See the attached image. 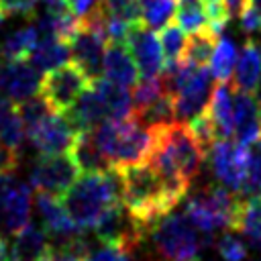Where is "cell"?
I'll return each instance as SVG.
<instances>
[{"label": "cell", "instance_id": "obj_1", "mask_svg": "<svg viewBox=\"0 0 261 261\" xmlns=\"http://www.w3.org/2000/svg\"><path fill=\"white\" fill-rule=\"evenodd\" d=\"M92 135L112 169L145 163L155 143V128L141 122L133 112L124 118H104L92 128Z\"/></svg>", "mask_w": 261, "mask_h": 261}, {"label": "cell", "instance_id": "obj_2", "mask_svg": "<svg viewBox=\"0 0 261 261\" xmlns=\"http://www.w3.org/2000/svg\"><path fill=\"white\" fill-rule=\"evenodd\" d=\"M69 218L80 230H92L100 214L122 200L120 173L116 169L80 175L61 196Z\"/></svg>", "mask_w": 261, "mask_h": 261}, {"label": "cell", "instance_id": "obj_3", "mask_svg": "<svg viewBox=\"0 0 261 261\" xmlns=\"http://www.w3.org/2000/svg\"><path fill=\"white\" fill-rule=\"evenodd\" d=\"M116 171L120 173L122 184V204L139 220H143L149 226V230L157 218L173 210L171 202L163 192V184L157 171L151 167V163L145 161Z\"/></svg>", "mask_w": 261, "mask_h": 261}, {"label": "cell", "instance_id": "obj_4", "mask_svg": "<svg viewBox=\"0 0 261 261\" xmlns=\"http://www.w3.org/2000/svg\"><path fill=\"white\" fill-rule=\"evenodd\" d=\"M241 202V194L224 186H210L188 198L184 214L206 239H212L216 230H237Z\"/></svg>", "mask_w": 261, "mask_h": 261}, {"label": "cell", "instance_id": "obj_5", "mask_svg": "<svg viewBox=\"0 0 261 261\" xmlns=\"http://www.w3.org/2000/svg\"><path fill=\"white\" fill-rule=\"evenodd\" d=\"M153 245L163 261H198L202 241L200 230L184 212H167L151 226Z\"/></svg>", "mask_w": 261, "mask_h": 261}, {"label": "cell", "instance_id": "obj_6", "mask_svg": "<svg viewBox=\"0 0 261 261\" xmlns=\"http://www.w3.org/2000/svg\"><path fill=\"white\" fill-rule=\"evenodd\" d=\"M92 230L100 243H110L135 251L149 232V226L143 220H139L120 200L100 214Z\"/></svg>", "mask_w": 261, "mask_h": 261}, {"label": "cell", "instance_id": "obj_7", "mask_svg": "<svg viewBox=\"0 0 261 261\" xmlns=\"http://www.w3.org/2000/svg\"><path fill=\"white\" fill-rule=\"evenodd\" d=\"M88 86H90L88 75L71 61L43 73L39 94L49 102V106L55 112H65L75 104V100L82 96V92Z\"/></svg>", "mask_w": 261, "mask_h": 261}, {"label": "cell", "instance_id": "obj_8", "mask_svg": "<svg viewBox=\"0 0 261 261\" xmlns=\"http://www.w3.org/2000/svg\"><path fill=\"white\" fill-rule=\"evenodd\" d=\"M80 167L69 153L57 155H41L31 169V186L35 192H49L55 196H63L69 186L80 177Z\"/></svg>", "mask_w": 261, "mask_h": 261}, {"label": "cell", "instance_id": "obj_9", "mask_svg": "<svg viewBox=\"0 0 261 261\" xmlns=\"http://www.w3.org/2000/svg\"><path fill=\"white\" fill-rule=\"evenodd\" d=\"M208 157L220 186L239 194L247 175V147L232 139H218L208 149Z\"/></svg>", "mask_w": 261, "mask_h": 261}, {"label": "cell", "instance_id": "obj_10", "mask_svg": "<svg viewBox=\"0 0 261 261\" xmlns=\"http://www.w3.org/2000/svg\"><path fill=\"white\" fill-rule=\"evenodd\" d=\"M124 43L137 63L141 77H153L163 71V51L157 31L149 29L143 20L133 22Z\"/></svg>", "mask_w": 261, "mask_h": 261}, {"label": "cell", "instance_id": "obj_11", "mask_svg": "<svg viewBox=\"0 0 261 261\" xmlns=\"http://www.w3.org/2000/svg\"><path fill=\"white\" fill-rule=\"evenodd\" d=\"M27 137L41 155H57L71 151L77 130L63 112H53L39 126L29 130Z\"/></svg>", "mask_w": 261, "mask_h": 261}, {"label": "cell", "instance_id": "obj_12", "mask_svg": "<svg viewBox=\"0 0 261 261\" xmlns=\"http://www.w3.org/2000/svg\"><path fill=\"white\" fill-rule=\"evenodd\" d=\"M43 73L29 59H0V92L14 104L41 92Z\"/></svg>", "mask_w": 261, "mask_h": 261}, {"label": "cell", "instance_id": "obj_13", "mask_svg": "<svg viewBox=\"0 0 261 261\" xmlns=\"http://www.w3.org/2000/svg\"><path fill=\"white\" fill-rule=\"evenodd\" d=\"M35 206H37L41 224L45 226L49 237H53V239L63 243V241L84 232L69 218V214H67L65 206H63V202L59 200V196L49 194V192H37L35 194Z\"/></svg>", "mask_w": 261, "mask_h": 261}, {"label": "cell", "instance_id": "obj_14", "mask_svg": "<svg viewBox=\"0 0 261 261\" xmlns=\"http://www.w3.org/2000/svg\"><path fill=\"white\" fill-rule=\"evenodd\" d=\"M31 186L14 179L0 208V237H14L31 220Z\"/></svg>", "mask_w": 261, "mask_h": 261}, {"label": "cell", "instance_id": "obj_15", "mask_svg": "<svg viewBox=\"0 0 261 261\" xmlns=\"http://www.w3.org/2000/svg\"><path fill=\"white\" fill-rule=\"evenodd\" d=\"M232 102H234L232 137H234V141H239L241 145L247 147L253 141H257L259 135H261L259 104H257V100L251 92H243V90H237V88H234V94H232Z\"/></svg>", "mask_w": 261, "mask_h": 261}, {"label": "cell", "instance_id": "obj_16", "mask_svg": "<svg viewBox=\"0 0 261 261\" xmlns=\"http://www.w3.org/2000/svg\"><path fill=\"white\" fill-rule=\"evenodd\" d=\"M102 75L124 88H133L139 80L137 63L126 47V43H108L102 61Z\"/></svg>", "mask_w": 261, "mask_h": 261}, {"label": "cell", "instance_id": "obj_17", "mask_svg": "<svg viewBox=\"0 0 261 261\" xmlns=\"http://www.w3.org/2000/svg\"><path fill=\"white\" fill-rule=\"evenodd\" d=\"M51 237L43 224L29 220L12 237V259L14 261H39L51 247Z\"/></svg>", "mask_w": 261, "mask_h": 261}, {"label": "cell", "instance_id": "obj_18", "mask_svg": "<svg viewBox=\"0 0 261 261\" xmlns=\"http://www.w3.org/2000/svg\"><path fill=\"white\" fill-rule=\"evenodd\" d=\"M232 94H234V88H230L228 82H216L212 96H210V104L206 108L218 139H230L232 137V128H234Z\"/></svg>", "mask_w": 261, "mask_h": 261}, {"label": "cell", "instance_id": "obj_19", "mask_svg": "<svg viewBox=\"0 0 261 261\" xmlns=\"http://www.w3.org/2000/svg\"><path fill=\"white\" fill-rule=\"evenodd\" d=\"M96 96L100 98L106 118H124L133 112V104H130V94L124 86L114 84L110 80H106L104 75L96 77L90 82Z\"/></svg>", "mask_w": 261, "mask_h": 261}, {"label": "cell", "instance_id": "obj_20", "mask_svg": "<svg viewBox=\"0 0 261 261\" xmlns=\"http://www.w3.org/2000/svg\"><path fill=\"white\" fill-rule=\"evenodd\" d=\"M69 122L75 126V130H90L94 128L98 122H102L106 118V112H104V106L100 102V98L96 96L92 84L82 92V96L75 100V104L63 112Z\"/></svg>", "mask_w": 261, "mask_h": 261}, {"label": "cell", "instance_id": "obj_21", "mask_svg": "<svg viewBox=\"0 0 261 261\" xmlns=\"http://www.w3.org/2000/svg\"><path fill=\"white\" fill-rule=\"evenodd\" d=\"M71 59L69 43L59 37H41L35 45V49L29 55V61L41 71L47 73Z\"/></svg>", "mask_w": 261, "mask_h": 261}, {"label": "cell", "instance_id": "obj_22", "mask_svg": "<svg viewBox=\"0 0 261 261\" xmlns=\"http://www.w3.org/2000/svg\"><path fill=\"white\" fill-rule=\"evenodd\" d=\"M71 155L80 167L82 173H94V171H108L112 169L108 157L100 151V147L94 141L92 128L90 130H80L73 147H71Z\"/></svg>", "mask_w": 261, "mask_h": 261}, {"label": "cell", "instance_id": "obj_23", "mask_svg": "<svg viewBox=\"0 0 261 261\" xmlns=\"http://www.w3.org/2000/svg\"><path fill=\"white\" fill-rule=\"evenodd\" d=\"M234 88L243 92H255L257 82L261 77V49L257 43L247 41L237 57L234 65Z\"/></svg>", "mask_w": 261, "mask_h": 261}, {"label": "cell", "instance_id": "obj_24", "mask_svg": "<svg viewBox=\"0 0 261 261\" xmlns=\"http://www.w3.org/2000/svg\"><path fill=\"white\" fill-rule=\"evenodd\" d=\"M39 41L37 27H22L10 33L2 43H0V59L12 61V59H29L31 51L35 49Z\"/></svg>", "mask_w": 261, "mask_h": 261}, {"label": "cell", "instance_id": "obj_25", "mask_svg": "<svg viewBox=\"0 0 261 261\" xmlns=\"http://www.w3.org/2000/svg\"><path fill=\"white\" fill-rule=\"evenodd\" d=\"M0 139L12 149H18L24 141V126L16 112V104L2 92H0Z\"/></svg>", "mask_w": 261, "mask_h": 261}, {"label": "cell", "instance_id": "obj_26", "mask_svg": "<svg viewBox=\"0 0 261 261\" xmlns=\"http://www.w3.org/2000/svg\"><path fill=\"white\" fill-rule=\"evenodd\" d=\"M237 45L230 37H218L214 53L210 57V71L216 82H230L234 65H237Z\"/></svg>", "mask_w": 261, "mask_h": 261}, {"label": "cell", "instance_id": "obj_27", "mask_svg": "<svg viewBox=\"0 0 261 261\" xmlns=\"http://www.w3.org/2000/svg\"><path fill=\"white\" fill-rule=\"evenodd\" d=\"M218 37L212 29H202L196 33H190V39L186 41V49H184V59L192 61L194 65H208L210 57L214 53V47L218 43Z\"/></svg>", "mask_w": 261, "mask_h": 261}, {"label": "cell", "instance_id": "obj_28", "mask_svg": "<svg viewBox=\"0 0 261 261\" xmlns=\"http://www.w3.org/2000/svg\"><path fill=\"white\" fill-rule=\"evenodd\" d=\"M237 230L251 239L255 247L261 251V196H249L241 202Z\"/></svg>", "mask_w": 261, "mask_h": 261}, {"label": "cell", "instance_id": "obj_29", "mask_svg": "<svg viewBox=\"0 0 261 261\" xmlns=\"http://www.w3.org/2000/svg\"><path fill=\"white\" fill-rule=\"evenodd\" d=\"M175 18L186 33H196L208 27L204 0H175Z\"/></svg>", "mask_w": 261, "mask_h": 261}, {"label": "cell", "instance_id": "obj_30", "mask_svg": "<svg viewBox=\"0 0 261 261\" xmlns=\"http://www.w3.org/2000/svg\"><path fill=\"white\" fill-rule=\"evenodd\" d=\"M141 122H145L147 126L155 128V126H163V124H171L175 122V110H173V96L169 92H163L155 102H151L149 106H145L139 112H133Z\"/></svg>", "mask_w": 261, "mask_h": 261}, {"label": "cell", "instance_id": "obj_31", "mask_svg": "<svg viewBox=\"0 0 261 261\" xmlns=\"http://www.w3.org/2000/svg\"><path fill=\"white\" fill-rule=\"evenodd\" d=\"M157 35H159V43H161V51H163V65L177 63L184 57L186 31L177 22H167L165 27H161L157 31Z\"/></svg>", "mask_w": 261, "mask_h": 261}, {"label": "cell", "instance_id": "obj_32", "mask_svg": "<svg viewBox=\"0 0 261 261\" xmlns=\"http://www.w3.org/2000/svg\"><path fill=\"white\" fill-rule=\"evenodd\" d=\"M239 194L245 198L261 196V135L257 141L247 145V175Z\"/></svg>", "mask_w": 261, "mask_h": 261}, {"label": "cell", "instance_id": "obj_33", "mask_svg": "<svg viewBox=\"0 0 261 261\" xmlns=\"http://www.w3.org/2000/svg\"><path fill=\"white\" fill-rule=\"evenodd\" d=\"M163 92H167L161 73L153 75V77H139L133 86L130 92V104H133V112L143 110L145 106H149L151 102H155Z\"/></svg>", "mask_w": 261, "mask_h": 261}, {"label": "cell", "instance_id": "obj_34", "mask_svg": "<svg viewBox=\"0 0 261 261\" xmlns=\"http://www.w3.org/2000/svg\"><path fill=\"white\" fill-rule=\"evenodd\" d=\"M171 16H175V0H141V20L149 29L159 31L171 22Z\"/></svg>", "mask_w": 261, "mask_h": 261}, {"label": "cell", "instance_id": "obj_35", "mask_svg": "<svg viewBox=\"0 0 261 261\" xmlns=\"http://www.w3.org/2000/svg\"><path fill=\"white\" fill-rule=\"evenodd\" d=\"M216 249H218V255L224 259V261H245L249 251H247V245L245 241L237 234V230H226L222 232L218 239H216Z\"/></svg>", "mask_w": 261, "mask_h": 261}, {"label": "cell", "instance_id": "obj_36", "mask_svg": "<svg viewBox=\"0 0 261 261\" xmlns=\"http://www.w3.org/2000/svg\"><path fill=\"white\" fill-rule=\"evenodd\" d=\"M102 6L110 16L122 18L126 22L141 20V0H102Z\"/></svg>", "mask_w": 261, "mask_h": 261}, {"label": "cell", "instance_id": "obj_37", "mask_svg": "<svg viewBox=\"0 0 261 261\" xmlns=\"http://www.w3.org/2000/svg\"><path fill=\"white\" fill-rule=\"evenodd\" d=\"M130 259H133V251L110 243H102L100 247L90 249L82 257V261H130Z\"/></svg>", "mask_w": 261, "mask_h": 261}, {"label": "cell", "instance_id": "obj_38", "mask_svg": "<svg viewBox=\"0 0 261 261\" xmlns=\"http://www.w3.org/2000/svg\"><path fill=\"white\" fill-rule=\"evenodd\" d=\"M39 6V0H0V12L4 16L16 14V16H31L35 14Z\"/></svg>", "mask_w": 261, "mask_h": 261}, {"label": "cell", "instance_id": "obj_39", "mask_svg": "<svg viewBox=\"0 0 261 261\" xmlns=\"http://www.w3.org/2000/svg\"><path fill=\"white\" fill-rule=\"evenodd\" d=\"M18 165V149H12L0 139V173H10Z\"/></svg>", "mask_w": 261, "mask_h": 261}, {"label": "cell", "instance_id": "obj_40", "mask_svg": "<svg viewBox=\"0 0 261 261\" xmlns=\"http://www.w3.org/2000/svg\"><path fill=\"white\" fill-rule=\"evenodd\" d=\"M239 20H241V27L245 33H259L261 31V16L257 14V10L247 2V6L241 10L239 14Z\"/></svg>", "mask_w": 261, "mask_h": 261}, {"label": "cell", "instance_id": "obj_41", "mask_svg": "<svg viewBox=\"0 0 261 261\" xmlns=\"http://www.w3.org/2000/svg\"><path fill=\"white\" fill-rule=\"evenodd\" d=\"M39 261H82V257L77 253H73L67 245L59 243V247H49V251L39 259Z\"/></svg>", "mask_w": 261, "mask_h": 261}, {"label": "cell", "instance_id": "obj_42", "mask_svg": "<svg viewBox=\"0 0 261 261\" xmlns=\"http://www.w3.org/2000/svg\"><path fill=\"white\" fill-rule=\"evenodd\" d=\"M100 4H102V0H67L69 10H71L77 18L88 16V14H90V12H94Z\"/></svg>", "mask_w": 261, "mask_h": 261}, {"label": "cell", "instance_id": "obj_43", "mask_svg": "<svg viewBox=\"0 0 261 261\" xmlns=\"http://www.w3.org/2000/svg\"><path fill=\"white\" fill-rule=\"evenodd\" d=\"M0 261H14L12 259V249L6 241V237H0Z\"/></svg>", "mask_w": 261, "mask_h": 261}, {"label": "cell", "instance_id": "obj_44", "mask_svg": "<svg viewBox=\"0 0 261 261\" xmlns=\"http://www.w3.org/2000/svg\"><path fill=\"white\" fill-rule=\"evenodd\" d=\"M253 96H255V100H257V104H259V112H261V77H259V82H257V88H255Z\"/></svg>", "mask_w": 261, "mask_h": 261}, {"label": "cell", "instance_id": "obj_45", "mask_svg": "<svg viewBox=\"0 0 261 261\" xmlns=\"http://www.w3.org/2000/svg\"><path fill=\"white\" fill-rule=\"evenodd\" d=\"M249 4H251V6L257 10V14L261 16V0H249Z\"/></svg>", "mask_w": 261, "mask_h": 261}, {"label": "cell", "instance_id": "obj_46", "mask_svg": "<svg viewBox=\"0 0 261 261\" xmlns=\"http://www.w3.org/2000/svg\"><path fill=\"white\" fill-rule=\"evenodd\" d=\"M2 22H4V14L0 12V24H2Z\"/></svg>", "mask_w": 261, "mask_h": 261}, {"label": "cell", "instance_id": "obj_47", "mask_svg": "<svg viewBox=\"0 0 261 261\" xmlns=\"http://www.w3.org/2000/svg\"><path fill=\"white\" fill-rule=\"evenodd\" d=\"M253 261H261V259H253Z\"/></svg>", "mask_w": 261, "mask_h": 261}]
</instances>
